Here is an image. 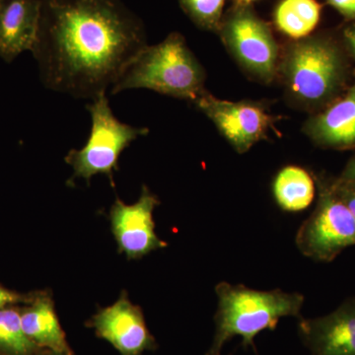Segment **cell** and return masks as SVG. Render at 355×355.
Returning a JSON list of instances; mask_svg holds the SVG:
<instances>
[{"instance_id":"obj_1","label":"cell","mask_w":355,"mask_h":355,"mask_svg":"<svg viewBox=\"0 0 355 355\" xmlns=\"http://www.w3.org/2000/svg\"><path fill=\"white\" fill-rule=\"evenodd\" d=\"M146 46L144 23L121 0H41L32 53L50 90L77 99L107 94Z\"/></svg>"},{"instance_id":"obj_2","label":"cell","mask_w":355,"mask_h":355,"mask_svg":"<svg viewBox=\"0 0 355 355\" xmlns=\"http://www.w3.org/2000/svg\"><path fill=\"white\" fill-rule=\"evenodd\" d=\"M338 30L291 40L282 49L277 78L287 103L314 114L336 101L354 79L355 67Z\"/></svg>"},{"instance_id":"obj_3","label":"cell","mask_w":355,"mask_h":355,"mask_svg":"<svg viewBox=\"0 0 355 355\" xmlns=\"http://www.w3.org/2000/svg\"><path fill=\"white\" fill-rule=\"evenodd\" d=\"M218 307L216 331L207 355H221L224 345L234 336L242 338L244 349L254 347L257 335L275 330L284 317L301 318L304 296L297 292L256 291L242 284L221 282L216 287Z\"/></svg>"},{"instance_id":"obj_4","label":"cell","mask_w":355,"mask_h":355,"mask_svg":"<svg viewBox=\"0 0 355 355\" xmlns=\"http://www.w3.org/2000/svg\"><path fill=\"white\" fill-rule=\"evenodd\" d=\"M205 79V70L183 35L173 32L161 43L147 44L133 58L112 87L111 94L128 89H149L193 103L207 90Z\"/></svg>"},{"instance_id":"obj_5","label":"cell","mask_w":355,"mask_h":355,"mask_svg":"<svg viewBox=\"0 0 355 355\" xmlns=\"http://www.w3.org/2000/svg\"><path fill=\"white\" fill-rule=\"evenodd\" d=\"M90 113V135L81 149H70L64 160L73 169V178H83L90 183L91 178L106 175L114 188V172L119 170L121 153L139 137H146L149 130L121 123L114 116L106 94L91 100L86 105Z\"/></svg>"},{"instance_id":"obj_6","label":"cell","mask_w":355,"mask_h":355,"mask_svg":"<svg viewBox=\"0 0 355 355\" xmlns=\"http://www.w3.org/2000/svg\"><path fill=\"white\" fill-rule=\"evenodd\" d=\"M217 34L250 78L263 84L277 78L282 49L272 27L252 6L231 7L224 14Z\"/></svg>"},{"instance_id":"obj_7","label":"cell","mask_w":355,"mask_h":355,"mask_svg":"<svg viewBox=\"0 0 355 355\" xmlns=\"http://www.w3.org/2000/svg\"><path fill=\"white\" fill-rule=\"evenodd\" d=\"M318 200L314 211L298 229L296 245L307 258L330 263L355 245V219L331 188L330 177L314 175Z\"/></svg>"},{"instance_id":"obj_8","label":"cell","mask_w":355,"mask_h":355,"mask_svg":"<svg viewBox=\"0 0 355 355\" xmlns=\"http://www.w3.org/2000/svg\"><path fill=\"white\" fill-rule=\"evenodd\" d=\"M193 104L214 123L222 137L240 154L246 153L257 142L266 139V133L275 121L261 103L226 101L207 90Z\"/></svg>"},{"instance_id":"obj_9","label":"cell","mask_w":355,"mask_h":355,"mask_svg":"<svg viewBox=\"0 0 355 355\" xmlns=\"http://www.w3.org/2000/svg\"><path fill=\"white\" fill-rule=\"evenodd\" d=\"M160 205L146 184L137 202L127 205L116 198L110 209V222L120 254L128 260H137L155 250L167 247L155 233L153 211Z\"/></svg>"},{"instance_id":"obj_10","label":"cell","mask_w":355,"mask_h":355,"mask_svg":"<svg viewBox=\"0 0 355 355\" xmlns=\"http://www.w3.org/2000/svg\"><path fill=\"white\" fill-rule=\"evenodd\" d=\"M89 326L121 355H142L157 347L141 309L130 302L125 292L113 305L98 311Z\"/></svg>"},{"instance_id":"obj_11","label":"cell","mask_w":355,"mask_h":355,"mask_svg":"<svg viewBox=\"0 0 355 355\" xmlns=\"http://www.w3.org/2000/svg\"><path fill=\"white\" fill-rule=\"evenodd\" d=\"M298 334L311 355H355V298L326 316L299 318Z\"/></svg>"},{"instance_id":"obj_12","label":"cell","mask_w":355,"mask_h":355,"mask_svg":"<svg viewBox=\"0 0 355 355\" xmlns=\"http://www.w3.org/2000/svg\"><path fill=\"white\" fill-rule=\"evenodd\" d=\"M302 132L321 148H355V73L352 85L340 98L322 111L310 114Z\"/></svg>"},{"instance_id":"obj_13","label":"cell","mask_w":355,"mask_h":355,"mask_svg":"<svg viewBox=\"0 0 355 355\" xmlns=\"http://www.w3.org/2000/svg\"><path fill=\"white\" fill-rule=\"evenodd\" d=\"M41 0H0V58L10 64L32 51L38 37Z\"/></svg>"},{"instance_id":"obj_14","label":"cell","mask_w":355,"mask_h":355,"mask_svg":"<svg viewBox=\"0 0 355 355\" xmlns=\"http://www.w3.org/2000/svg\"><path fill=\"white\" fill-rule=\"evenodd\" d=\"M20 314L23 330L40 349L73 354L58 321L53 301L48 294H41L35 298L31 305L21 311Z\"/></svg>"},{"instance_id":"obj_15","label":"cell","mask_w":355,"mask_h":355,"mask_svg":"<svg viewBox=\"0 0 355 355\" xmlns=\"http://www.w3.org/2000/svg\"><path fill=\"white\" fill-rule=\"evenodd\" d=\"M319 0H279L272 11L273 25L291 40L310 36L321 21Z\"/></svg>"},{"instance_id":"obj_16","label":"cell","mask_w":355,"mask_h":355,"mask_svg":"<svg viewBox=\"0 0 355 355\" xmlns=\"http://www.w3.org/2000/svg\"><path fill=\"white\" fill-rule=\"evenodd\" d=\"M273 196L280 209L296 212L304 210L314 200L316 183L314 176L304 168L286 166L282 168L272 184Z\"/></svg>"},{"instance_id":"obj_17","label":"cell","mask_w":355,"mask_h":355,"mask_svg":"<svg viewBox=\"0 0 355 355\" xmlns=\"http://www.w3.org/2000/svg\"><path fill=\"white\" fill-rule=\"evenodd\" d=\"M39 352L38 345L23 330L20 311L12 308L0 310V354L36 355Z\"/></svg>"},{"instance_id":"obj_18","label":"cell","mask_w":355,"mask_h":355,"mask_svg":"<svg viewBox=\"0 0 355 355\" xmlns=\"http://www.w3.org/2000/svg\"><path fill=\"white\" fill-rule=\"evenodd\" d=\"M182 10L200 29L218 32L226 0H179Z\"/></svg>"},{"instance_id":"obj_19","label":"cell","mask_w":355,"mask_h":355,"mask_svg":"<svg viewBox=\"0 0 355 355\" xmlns=\"http://www.w3.org/2000/svg\"><path fill=\"white\" fill-rule=\"evenodd\" d=\"M331 188L336 196L347 205L355 219V181L330 177Z\"/></svg>"},{"instance_id":"obj_20","label":"cell","mask_w":355,"mask_h":355,"mask_svg":"<svg viewBox=\"0 0 355 355\" xmlns=\"http://www.w3.org/2000/svg\"><path fill=\"white\" fill-rule=\"evenodd\" d=\"M328 6L338 11L347 23H355V0H324Z\"/></svg>"},{"instance_id":"obj_21","label":"cell","mask_w":355,"mask_h":355,"mask_svg":"<svg viewBox=\"0 0 355 355\" xmlns=\"http://www.w3.org/2000/svg\"><path fill=\"white\" fill-rule=\"evenodd\" d=\"M345 50L355 64V23H347L338 29Z\"/></svg>"},{"instance_id":"obj_22","label":"cell","mask_w":355,"mask_h":355,"mask_svg":"<svg viewBox=\"0 0 355 355\" xmlns=\"http://www.w3.org/2000/svg\"><path fill=\"white\" fill-rule=\"evenodd\" d=\"M21 301H23V297L19 294L0 286V310Z\"/></svg>"},{"instance_id":"obj_23","label":"cell","mask_w":355,"mask_h":355,"mask_svg":"<svg viewBox=\"0 0 355 355\" xmlns=\"http://www.w3.org/2000/svg\"><path fill=\"white\" fill-rule=\"evenodd\" d=\"M338 178L343 180H352V181H355V156L347 162V164L343 168L342 174Z\"/></svg>"},{"instance_id":"obj_24","label":"cell","mask_w":355,"mask_h":355,"mask_svg":"<svg viewBox=\"0 0 355 355\" xmlns=\"http://www.w3.org/2000/svg\"><path fill=\"white\" fill-rule=\"evenodd\" d=\"M36 355H73V354H62V352H53V350L46 349L44 352H38Z\"/></svg>"},{"instance_id":"obj_25","label":"cell","mask_w":355,"mask_h":355,"mask_svg":"<svg viewBox=\"0 0 355 355\" xmlns=\"http://www.w3.org/2000/svg\"><path fill=\"white\" fill-rule=\"evenodd\" d=\"M258 0H234V4H239V6H252L254 2Z\"/></svg>"}]
</instances>
